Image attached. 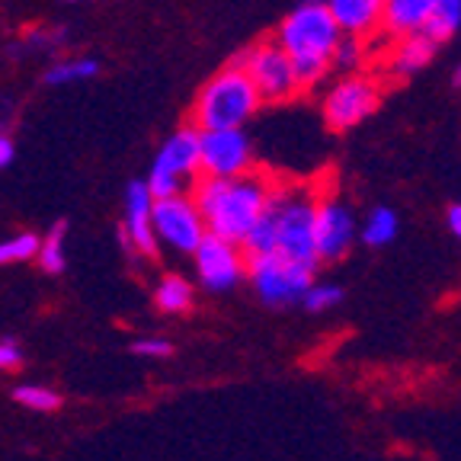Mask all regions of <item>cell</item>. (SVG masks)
Wrapping results in <instances>:
<instances>
[{
    "mask_svg": "<svg viewBox=\"0 0 461 461\" xmlns=\"http://www.w3.org/2000/svg\"><path fill=\"white\" fill-rule=\"evenodd\" d=\"M269 186L257 173H240V176H199L193 183V199L199 205L205 228L224 240L247 238V230L257 224V218L267 212Z\"/></svg>",
    "mask_w": 461,
    "mask_h": 461,
    "instance_id": "cell-1",
    "label": "cell"
},
{
    "mask_svg": "<svg viewBox=\"0 0 461 461\" xmlns=\"http://www.w3.org/2000/svg\"><path fill=\"white\" fill-rule=\"evenodd\" d=\"M339 36H343V32H339L337 20L330 16L324 0H304V4H298V7L282 20L276 42L288 51L304 90L327 77Z\"/></svg>",
    "mask_w": 461,
    "mask_h": 461,
    "instance_id": "cell-2",
    "label": "cell"
},
{
    "mask_svg": "<svg viewBox=\"0 0 461 461\" xmlns=\"http://www.w3.org/2000/svg\"><path fill=\"white\" fill-rule=\"evenodd\" d=\"M263 103L250 74L230 61L228 68L202 84L193 103V125L195 129H244L247 119H253Z\"/></svg>",
    "mask_w": 461,
    "mask_h": 461,
    "instance_id": "cell-3",
    "label": "cell"
},
{
    "mask_svg": "<svg viewBox=\"0 0 461 461\" xmlns=\"http://www.w3.org/2000/svg\"><path fill=\"white\" fill-rule=\"evenodd\" d=\"M267 212L276 224V250L302 267L317 269L321 263L314 240L317 199L308 193V186H273Z\"/></svg>",
    "mask_w": 461,
    "mask_h": 461,
    "instance_id": "cell-4",
    "label": "cell"
},
{
    "mask_svg": "<svg viewBox=\"0 0 461 461\" xmlns=\"http://www.w3.org/2000/svg\"><path fill=\"white\" fill-rule=\"evenodd\" d=\"M247 279H250L253 292H257V298L263 304L288 308V304L302 302L304 292L314 285V269L273 250L259 253V257H247Z\"/></svg>",
    "mask_w": 461,
    "mask_h": 461,
    "instance_id": "cell-5",
    "label": "cell"
},
{
    "mask_svg": "<svg viewBox=\"0 0 461 461\" xmlns=\"http://www.w3.org/2000/svg\"><path fill=\"white\" fill-rule=\"evenodd\" d=\"M199 176V129L183 125L160 144L151 173H148V186H151L154 199H164V195L189 193Z\"/></svg>",
    "mask_w": 461,
    "mask_h": 461,
    "instance_id": "cell-6",
    "label": "cell"
},
{
    "mask_svg": "<svg viewBox=\"0 0 461 461\" xmlns=\"http://www.w3.org/2000/svg\"><path fill=\"white\" fill-rule=\"evenodd\" d=\"M234 61L250 74V80L257 84L259 96L269 100V103H285L304 90L302 80H298L295 65H292V58H288V51L282 49L276 39L250 45V49L240 51Z\"/></svg>",
    "mask_w": 461,
    "mask_h": 461,
    "instance_id": "cell-7",
    "label": "cell"
},
{
    "mask_svg": "<svg viewBox=\"0 0 461 461\" xmlns=\"http://www.w3.org/2000/svg\"><path fill=\"white\" fill-rule=\"evenodd\" d=\"M151 224L160 244H167L170 250H180V253H193L199 247V240L205 238V230H209L199 205H195V199L189 193L154 199Z\"/></svg>",
    "mask_w": 461,
    "mask_h": 461,
    "instance_id": "cell-8",
    "label": "cell"
},
{
    "mask_svg": "<svg viewBox=\"0 0 461 461\" xmlns=\"http://www.w3.org/2000/svg\"><path fill=\"white\" fill-rule=\"evenodd\" d=\"M382 100V90L372 77H362V74H349L339 84H333L324 96V122L333 131L356 129L359 122H366L368 115L378 109Z\"/></svg>",
    "mask_w": 461,
    "mask_h": 461,
    "instance_id": "cell-9",
    "label": "cell"
},
{
    "mask_svg": "<svg viewBox=\"0 0 461 461\" xmlns=\"http://www.w3.org/2000/svg\"><path fill=\"white\" fill-rule=\"evenodd\" d=\"M253 148L244 129H199L202 176H240L250 173Z\"/></svg>",
    "mask_w": 461,
    "mask_h": 461,
    "instance_id": "cell-10",
    "label": "cell"
},
{
    "mask_svg": "<svg viewBox=\"0 0 461 461\" xmlns=\"http://www.w3.org/2000/svg\"><path fill=\"white\" fill-rule=\"evenodd\" d=\"M195 257V273L199 282L209 292H228L247 276V253L234 240H224L212 230H205V238L193 250Z\"/></svg>",
    "mask_w": 461,
    "mask_h": 461,
    "instance_id": "cell-11",
    "label": "cell"
},
{
    "mask_svg": "<svg viewBox=\"0 0 461 461\" xmlns=\"http://www.w3.org/2000/svg\"><path fill=\"white\" fill-rule=\"evenodd\" d=\"M314 240L321 263H337L356 244V218L339 199H317Z\"/></svg>",
    "mask_w": 461,
    "mask_h": 461,
    "instance_id": "cell-12",
    "label": "cell"
},
{
    "mask_svg": "<svg viewBox=\"0 0 461 461\" xmlns=\"http://www.w3.org/2000/svg\"><path fill=\"white\" fill-rule=\"evenodd\" d=\"M151 209H154V193L144 183H129L125 189V218H122V244L129 250H138L144 257H158V234L151 224Z\"/></svg>",
    "mask_w": 461,
    "mask_h": 461,
    "instance_id": "cell-13",
    "label": "cell"
},
{
    "mask_svg": "<svg viewBox=\"0 0 461 461\" xmlns=\"http://www.w3.org/2000/svg\"><path fill=\"white\" fill-rule=\"evenodd\" d=\"M343 36L368 39L382 29L384 0H324Z\"/></svg>",
    "mask_w": 461,
    "mask_h": 461,
    "instance_id": "cell-14",
    "label": "cell"
},
{
    "mask_svg": "<svg viewBox=\"0 0 461 461\" xmlns=\"http://www.w3.org/2000/svg\"><path fill=\"white\" fill-rule=\"evenodd\" d=\"M432 10L436 0H384L382 29L394 39L423 32L426 23L432 20Z\"/></svg>",
    "mask_w": 461,
    "mask_h": 461,
    "instance_id": "cell-15",
    "label": "cell"
},
{
    "mask_svg": "<svg viewBox=\"0 0 461 461\" xmlns=\"http://www.w3.org/2000/svg\"><path fill=\"white\" fill-rule=\"evenodd\" d=\"M436 55V42H432L426 32H413V36H401L397 45L388 55V71L397 77H407V74H417L420 68H426Z\"/></svg>",
    "mask_w": 461,
    "mask_h": 461,
    "instance_id": "cell-16",
    "label": "cell"
},
{
    "mask_svg": "<svg viewBox=\"0 0 461 461\" xmlns=\"http://www.w3.org/2000/svg\"><path fill=\"white\" fill-rule=\"evenodd\" d=\"M461 26V0H436V10H432V20L426 23V36L439 45L446 39H452Z\"/></svg>",
    "mask_w": 461,
    "mask_h": 461,
    "instance_id": "cell-17",
    "label": "cell"
},
{
    "mask_svg": "<svg viewBox=\"0 0 461 461\" xmlns=\"http://www.w3.org/2000/svg\"><path fill=\"white\" fill-rule=\"evenodd\" d=\"M158 308L164 314H183V311L193 308V285L180 276H167L158 285V295H154Z\"/></svg>",
    "mask_w": 461,
    "mask_h": 461,
    "instance_id": "cell-18",
    "label": "cell"
},
{
    "mask_svg": "<svg viewBox=\"0 0 461 461\" xmlns=\"http://www.w3.org/2000/svg\"><path fill=\"white\" fill-rule=\"evenodd\" d=\"M96 71H100L96 58H68V61H58V65L49 68V74H45V84H51V86L80 84V80L96 77Z\"/></svg>",
    "mask_w": 461,
    "mask_h": 461,
    "instance_id": "cell-19",
    "label": "cell"
},
{
    "mask_svg": "<svg viewBox=\"0 0 461 461\" xmlns=\"http://www.w3.org/2000/svg\"><path fill=\"white\" fill-rule=\"evenodd\" d=\"M397 238V215L384 205L372 209V215L366 218V228H362V244L368 247H384Z\"/></svg>",
    "mask_w": 461,
    "mask_h": 461,
    "instance_id": "cell-20",
    "label": "cell"
},
{
    "mask_svg": "<svg viewBox=\"0 0 461 461\" xmlns=\"http://www.w3.org/2000/svg\"><path fill=\"white\" fill-rule=\"evenodd\" d=\"M65 234L68 228L65 224H55V228L49 230L42 238V247H39V263H42L45 273L58 276L61 269H65L68 257H65Z\"/></svg>",
    "mask_w": 461,
    "mask_h": 461,
    "instance_id": "cell-21",
    "label": "cell"
},
{
    "mask_svg": "<svg viewBox=\"0 0 461 461\" xmlns=\"http://www.w3.org/2000/svg\"><path fill=\"white\" fill-rule=\"evenodd\" d=\"M39 247H42V238L32 234V230H23V234L0 240V267L4 263H26V259L39 257Z\"/></svg>",
    "mask_w": 461,
    "mask_h": 461,
    "instance_id": "cell-22",
    "label": "cell"
},
{
    "mask_svg": "<svg viewBox=\"0 0 461 461\" xmlns=\"http://www.w3.org/2000/svg\"><path fill=\"white\" fill-rule=\"evenodd\" d=\"M16 403H23V407H29V411L36 413H51L61 407V397H58V391L45 388V384H20V388L14 391Z\"/></svg>",
    "mask_w": 461,
    "mask_h": 461,
    "instance_id": "cell-23",
    "label": "cell"
},
{
    "mask_svg": "<svg viewBox=\"0 0 461 461\" xmlns=\"http://www.w3.org/2000/svg\"><path fill=\"white\" fill-rule=\"evenodd\" d=\"M343 302V288L339 285H330V282H321V285H311L308 292H304L302 304L311 311V314H324V311L337 308V304Z\"/></svg>",
    "mask_w": 461,
    "mask_h": 461,
    "instance_id": "cell-24",
    "label": "cell"
},
{
    "mask_svg": "<svg viewBox=\"0 0 461 461\" xmlns=\"http://www.w3.org/2000/svg\"><path fill=\"white\" fill-rule=\"evenodd\" d=\"M366 61V39L359 36H339L337 49H333V68L339 71H353Z\"/></svg>",
    "mask_w": 461,
    "mask_h": 461,
    "instance_id": "cell-25",
    "label": "cell"
},
{
    "mask_svg": "<svg viewBox=\"0 0 461 461\" xmlns=\"http://www.w3.org/2000/svg\"><path fill=\"white\" fill-rule=\"evenodd\" d=\"M131 353L141 356V359H167L173 353L170 339H160V337H148V339H135L131 343Z\"/></svg>",
    "mask_w": 461,
    "mask_h": 461,
    "instance_id": "cell-26",
    "label": "cell"
},
{
    "mask_svg": "<svg viewBox=\"0 0 461 461\" xmlns=\"http://www.w3.org/2000/svg\"><path fill=\"white\" fill-rule=\"evenodd\" d=\"M20 362H23L20 343H16V339H10V337L0 339V368H20Z\"/></svg>",
    "mask_w": 461,
    "mask_h": 461,
    "instance_id": "cell-27",
    "label": "cell"
},
{
    "mask_svg": "<svg viewBox=\"0 0 461 461\" xmlns=\"http://www.w3.org/2000/svg\"><path fill=\"white\" fill-rule=\"evenodd\" d=\"M14 154H16L14 141H10L7 135H0V170H7V167L14 164Z\"/></svg>",
    "mask_w": 461,
    "mask_h": 461,
    "instance_id": "cell-28",
    "label": "cell"
},
{
    "mask_svg": "<svg viewBox=\"0 0 461 461\" xmlns=\"http://www.w3.org/2000/svg\"><path fill=\"white\" fill-rule=\"evenodd\" d=\"M448 228H452V234L461 240V202L448 209Z\"/></svg>",
    "mask_w": 461,
    "mask_h": 461,
    "instance_id": "cell-29",
    "label": "cell"
},
{
    "mask_svg": "<svg viewBox=\"0 0 461 461\" xmlns=\"http://www.w3.org/2000/svg\"><path fill=\"white\" fill-rule=\"evenodd\" d=\"M452 80H455V86H461V65L455 68V74H452Z\"/></svg>",
    "mask_w": 461,
    "mask_h": 461,
    "instance_id": "cell-30",
    "label": "cell"
}]
</instances>
